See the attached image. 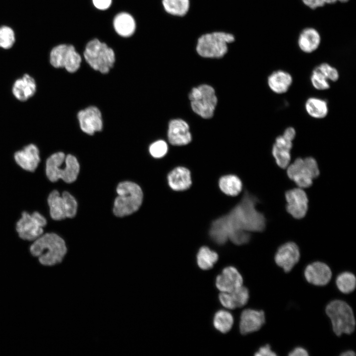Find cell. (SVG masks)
Here are the masks:
<instances>
[{"label": "cell", "instance_id": "1", "mask_svg": "<svg viewBox=\"0 0 356 356\" xmlns=\"http://www.w3.org/2000/svg\"><path fill=\"white\" fill-rule=\"evenodd\" d=\"M258 199L245 191L241 201L228 213L211 223L210 236L217 244L222 245L227 240L237 245L248 243L250 232L263 231L266 220L256 209Z\"/></svg>", "mask_w": 356, "mask_h": 356}, {"label": "cell", "instance_id": "2", "mask_svg": "<svg viewBox=\"0 0 356 356\" xmlns=\"http://www.w3.org/2000/svg\"><path fill=\"white\" fill-rule=\"evenodd\" d=\"M29 250L31 255L37 258L41 265L47 267L60 264L67 253L65 240L53 232H44L32 242Z\"/></svg>", "mask_w": 356, "mask_h": 356}, {"label": "cell", "instance_id": "3", "mask_svg": "<svg viewBox=\"0 0 356 356\" xmlns=\"http://www.w3.org/2000/svg\"><path fill=\"white\" fill-rule=\"evenodd\" d=\"M80 171L77 158L71 154L57 152L48 156L45 162L44 173L46 179L51 182L62 179L70 183L75 181Z\"/></svg>", "mask_w": 356, "mask_h": 356}, {"label": "cell", "instance_id": "4", "mask_svg": "<svg viewBox=\"0 0 356 356\" xmlns=\"http://www.w3.org/2000/svg\"><path fill=\"white\" fill-rule=\"evenodd\" d=\"M235 41L231 33L216 31L201 35L196 40L195 49L199 55L203 58H220L228 51V44Z\"/></svg>", "mask_w": 356, "mask_h": 356}, {"label": "cell", "instance_id": "5", "mask_svg": "<svg viewBox=\"0 0 356 356\" xmlns=\"http://www.w3.org/2000/svg\"><path fill=\"white\" fill-rule=\"evenodd\" d=\"M116 191L118 196L113 207L115 216H128L138 210L143 199V193L138 185L131 181L122 182L118 185Z\"/></svg>", "mask_w": 356, "mask_h": 356}, {"label": "cell", "instance_id": "6", "mask_svg": "<svg viewBox=\"0 0 356 356\" xmlns=\"http://www.w3.org/2000/svg\"><path fill=\"white\" fill-rule=\"evenodd\" d=\"M47 223L46 218L40 211L24 210L16 221L14 228L20 240L32 242L45 232Z\"/></svg>", "mask_w": 356, "mask_h": 356}, {"label": "cell", "instance_id": "7", "mask_svg": "<svg viewBox=\"0 0 356 356\" xmlns=\"http://www.w3.org/2000/svg\"><path fill=\"white\" fill-rule=\"evenodd\" d=\"M325 312L330 318L333 332L337 336L350 334L356 327V320L352 308L346 302L339 300L330 302Z\"/></svg>", "mask_w": 356, "mask_h": 356}, {"label": "cell", "instance_id": "8", "mask_svg": "<svg viewBox=\"0 0 356 356\" xmlns=\"http://www.w3.org/2000/svg\"><path fill=\"white\" fill-rule=\"evenodd\" d=\"M84 55L91 67L103 74L109 71L115 61L113 49L97 39L92 40L87 44Z\"/></svg>", "mask_w": 356, "mask_h": 356}, {"label": "cell", "instance_id": "9", "mask_svg": "<svg viewBox=\"0 0 356 356\" xmlns=\"http://www.w3.org/2000/svg\"><path fill=\"white\" fill-rule=\"evenodd\" d=\"M46 202L49 215L54 221L73 218L76 214L77 203L68 191L60 194L57 190H52L47 194Z\"/></svg>", "mask_w": 356, "mask_h": 356}, {"label": "cell", "instance_id": "10", "mask_svg": "<svg viewBox=\"0 0 356 356\" xmlns=\"http://www.w3.org/2000/svg\"><path fill=\"white\" fill-rule=\"evenodd\" d=\"M287 167L288 177L300 188L311 186L313 179L319 175L316 161L311 157L298 158Z\"/></svg>", "mask_w": 356, "mask_h": 356}, {"label": "cell", "instance_id": "11", "mask_svg": "<svg viewBox=\"0 0 356 356\" xmlns=\"http://www.w3.org/2000/svg\"><path fill=\"white\" fill-rule=\"evenodd\" d=\"M193 111L204 119L213 116L217 98L214 89L208 85H201L192 89L189 95Z\"/></svg>", "mask_w": 356, "mask_h": 356}, {"label": "cell", "instance_id": "12", "mask_svg": "<svg viewBox=\"0 0 356 356\" xmlns=\"http://www.w3.org/2000/svg\"><path fill=\"white\" fill-rule=\"evenodd\" d=\"M50 63L55 68H64L68 72L77 71L82 61L80 55L72 45L60 44L50 53Z\"/></svg>", "mask_w": 356, "mask_h": 356}, {"label": "cell", "instance_id": "13", "mask_svg": "<svg viewBox=\"0 0 356 356\" xmlns=\"http://www.w3.org/2000/svg\"><path fill=\"white\" fill-rule=\"evenodd\" d=\"M13 159L16 165L22 171L34 173L41 161L40 150L35 144H29L16 151L13 154Z\"/></svg>", "mask_w": 356, "mask_h": 356}, {"label": "cell", "instance_id": "14", "mask_svg": "<svg viewBox=\"0 0 356 356\" xmlns=\"http://www.w3.org/2000/svg\"><path fill=\"white\" fill-rule=\"evenodd\" d=\"M285 195L288 213L297 219L304 218L308 209L309 200L306 192L301 188H296L287 191Z\"/></svg>", "mask_w": 356, "mask_h": 356}, {"label": "cell", "instance_id": "15", "mask_svg": "<svg viewBox=\"0 0 356 356\" xmlns=\"http://www.w3.org/2000/svg\"><path fill=\"white\" fill-rule=\"evenodd\" d=\"M300 252L297 245L288 242L281 245L274 256L275 263L286 272L290 271L299 262Z\"/></svg>", "mask_w": 356, "mask_h": 356}, {"label": "cell", "instance_id": "16", "mask_svg": "<svg viewBox=\"0 0 356 356\" xmlns=\"http://www.w3.org/2000/svg\"><path fill=\"white\" fill-rule=\"evenodd\" d=\"M81 130L84 133L92 135L102 130L103 123L101 114L95 106H89L79 112L77 115Z\"/></svg>", "mask_w": 356, "mask_h": 356}, {"label": "cell", "instance_id": "17", "mask_svg": "<svg viewBox=\"0 0 356 356\" xmlns=\"http://www.w3.org/2000/svg\"><path fill=\"white\" fill-rule=\"evenodd\" d=\"M304 275L308 282L316 286H324L331 280L332 271L324 263L314 262L306 267Z\"/></svg>", "mask_w": 356, "mask_h": 356}, {"label": "cell", "instance_id": "18", "mask_svg": "<svg viewBox=\"0 0 356 356\" xmlns=\"http://www.w3.org/2000/svg\"><path fill=\"white\" fill-rule=\"evenodd\" d=\"M265 322L264 311L250 309L244 310L240 315V331L243 335L254 332L260 329Z\"/></svg>", "mask_w": 356, "mask_h": 356}, {"label": "cell", "instance_id": "19", "mask_svg": "<svg viewBox=\"0 0 356 356\" xmlns=\"http://www.w3.org/2000/svg\"><path fill=\"white\" fill-rule=\"evenodd\" d=\"M243 284V278L238 271L233 267H225L216 279V286L221 291L229 292L241 286Z\"/></svg>", "mask_w": 356, "mask_h": 356}, {"label": "cell", "instance_id": "20", "mask_svg": "<svg viewBox=\"0 0 356 356\" xmlns=\"http://www.w3.org/2000/svg\"><path fill=\"white\" fill-rule=\"evenodd\" d=\"M168 137L169 142L174 145H184L191 140L189 126L181 119H174L169 125Z\"/></svg>", "mask_w": 356, "mask_h": 356}, {"label": "cell", "instance_id": "21", "mask_svg": "<svg viewBox=\"0 0 356 356\" xmlns=\"http://www.w3.org/2000/svg\"><path fill=\"white\" fill-rule=\"evenodd\" d=\"M219 299L221 304L228 309L245 306L249 299L248 289L242 285L229 292H221Z\"/></svg>", "mask_w": 356, "mask_h": 356}, {"label": "cell", "instance_id": "22", "mask_svg": "<svg viewBox=\"0 0 356 356\" xmlns=\"http://www.w3.org/2000/svg\"><path fill=\"white\" fill-rule=\"evenodd\" d=\"M36 89L34 79L28 74H25L22 78L15 81L12 91L16 99L25 101L34 95Z\"/></svg>", "mask_w": 356, "mask_h": 356}, {"label": "cell", "instance_id": "23", "mask_svg": "<svg viewBox=\"0 0 356 356\" xmlns=\"http://www.w3.org/2000/svg\"><path fill=\"white\" fill-rule=\"evenodd\" d=\"M167 178L170 187L176 191L186 190L192 184L190 172L183 167H178L173 169L168 174Z\"/></svg>", "mask_w": 356, "mask_h": 356}, {"label": "cell", "instance_id": "24", "mask_svg": "<svg viewBox=\"0 0 356 356\" xmlns=\"http://www.w3.org/2000/svg\"><path fill=\"white\" fill-rule=\"evenodd\" d=\"M320 42L321 37L318 32L313 28H307L300 34L298 44L302 51L309 53L316 50Z\"/></svg>", "mask_w": 356, "mask_h": 356}, {"label": "cell", "instance_id": "25", "mask_svg": "<svg viewBox=\"0 0 356 356\" xmlns=\"http://www.w3.org/2000/svg\"><path fill=\"white\" fill-rule=\"evenodd\" d=\"M292 81L291 75L282 70L272 72L267 79V84L270 89L278 94L286 92L291 85Z\"/></svg>", "mask_w": 356, "mask_h": 356}, {"label": "cell", "instance_id": "26", "mask_svg": "<svg viewBox=\"0 0 356 356\" xmlns=\"http://www.w3.org/2000/svg\"><path fill=\"white\" fill-rule=\"evenodd\" d=\"M113 24L116 32L123 37L131 36L135 31V23L134 19L126 12L117 14L114 18Z\"/></svg>", "mask_w": 356, "mask_h": 356}, {"label": "cell", "instance_id": "27", "mask_svg": "<svg viewBox=\"0 0 356 356\" xmlns=\"http://www.w3.org/2000/svg\"><path fill=\"white\" fill-rule=\"evenodd\" d=\"M162 3L166 13L176 17L185 16L191 6L190 0H162Z\"/></svg>", "mask_w": 356, "mask_h": 356}, {"label": "cell", "instance_id": "28", "mask_svg": "<svg viewBox=\"0 0 356 356\" xmlns=\"http://www.w3.org/2000/svg\"><path fill=\"white\" fill-rule=\"evenodd\" d=\"M219 185L222 192L231 196L239 194L242 188L241 180L237 176L233 175H228L221 177Z\"/></svg>", "mask_w": 356, "mask_h": 356}, {"label": "cell", "instance_id": "29", "mask_svg": "<svg viewBox=\"0 0 356 356\" xmlns=\"http://www.w3.org/2000/svg\"><path fill=\"white\" fill-rule=\"evenodd\" d=\"M305 109L310 116L316 119L324 118L328 112L327 102L316 97L308 99L305 103Z\"/></svg>", "mask_w": 356, "mask_h": 356}, {"label": "cell", "instance_id": "30", "mask_svg": "<svg viewBox=\"0 0 356 356\" xmlns=\"http://www.w3.org/2000/svg\"><path fill=\"white\" fill-rule=\"evenodd\" d=\"M292 146L283 142H275L272 146V154L277 165L282 169L286 168L291 160L290 150Z\"/></svg>", "mask_w": 356, "mask_h": 356}, {"label": "cell", "instance_id": "31", "mask_svg": "<svg viewBox=\"0 0 356 356\" xmlns=\"http://www.w3.org/2000/svg\"><path fill=\"white\" fill-rule=\"evenodd\" d=\"M218 260V254L206 246L201 247L197 255V265L203 270L212 268Z\"/></svg>", "mask_w": 356, "mask_h": 356}, {"label": "cell", "instance_id": "32", "mask_svg": "<svg viewBox=\"0 0 356 356\" xmlns=\"http://www.w3.org/2000/svg\"><path fill=\"white\" fill-rule=\"evenodd\" d=\"M233 322L232 315L229 312L223 310L218 311L213 319L215 328L223 333H227L231 329Z\"/></svg>", "mask_w": 356, "mask_h": 356}, {"label": "cell", "instance_id": "33", "mask_svg": "<svg viewBox=\"0 0 356 356\" xmlns=\"http://www.w3.org/2000/svg\"><path fill=\"white\" fill-rule=\"evenodd\" d=\"M336 284L340 291L344 294H349L356 288V278L353 273L345 271L337 276Z\"/></svg>", "mask_w": 356, "mask_h": 356}, {"label": "cell", "instance_id": "34", "mask_svg": "<svg viewBox=\"0 0 356 356\" xmlns=\"http://www.w3.org/2000/svg\"><path fill=\"white\" fill-rule=\"evenodd\" d=\"M15 42V35L13 30L7 26L0 27V47L8 49Z\"/></svg>", "mask_w": 356, "mask_h": 356}, {"label": "cell", "instance_id": "35", "mask_svg": "<svg viewBox=\"0 0 356 356\" xmlns=\"http://www.w3.org/2000/svg\"><path fill=\"white\" fill-rule=\"evenodd\" d=\"M311 81L313 87L318 90H323L330 88L328 80L316 67L312 72Z\"/></svg>", "mask_w": 356, "mask_h": 356}, {"label": "cell", "instance_id": "36", "mask_svg": "<svg viewBox=\"0 0 356 356\" xmlns=\"http://www.w3.org/2000/svg\"><path fill=\"white\" fill-rule=\"evenodd\" d=\"M149 150L150 154L153 157L160 158L166 154L168 151V145L165 141L159 140L151 144Z\"/></svg>", "mask_w": 356, "mask_h": 356}, {"label": "cell", "instance_id": "37", "mask_svg": "<svg viewBox=\"0 0 356 356\" xmlns=\"http://www.w3.org/2000/svg\"><path fill=\"white\" fill-rule=\"evenodd\" d=\"M316 68L327 78L328 80L336 82L339 79L337 70L326 63H323Z\"/></svg>", "mask_w": 356, "mask_h": 356}, {"label": "cell", "instance_id": "38", "mask_svg": "<svg viewBox=\"0 0 356 356\" xmlns=\"http://www.w3.org/2000/svg\"><path fill=\"white\" fill-rule=\"evenodd\" d=\"M256 356H275L276 354L271 350L269 345L267 344L261 347L255 354Z\"/></svg>", "mask_w": 356, "mask_h": 356}, {"label": "cell", "instance_id": "39", "mask_svg": "<svg viewBox=\"0 0 356 356\" xmlns=\"http://www.w3.org/2000/svg\"><path fill=\"white\" fill-rule=\"evenodd\" d=\"M303 2L311 9L322 7L326 3L325 0H302Z\"/></svg>", "mask_w": 356, "mask_h": 356}, {"label": "cell", "instance_id": "40", "mask_svg": "<svg viewBox=\"0 0 356 356\" xmlns=\"http://www.w3.org/2000/svg\"><path fill=\"white\" fill-rule=\"evenodd\" d=\"M112 0H92L93 4L98 9L104 10L111 5Z\"/></svg>", "mask_w": 356, "mask_h": 356}, {"label": "cell", "instance_id": "41", "mask_svg": "<svg viewBox=\"0 0 356 356\" xmlns=\"http://www.w3.org/2000/svg\"><path fill=\"white\" fill-rule=\"evenodd\" d=\"M288 355L290 356H307L309 354L304 348L298 347L292 350Z\"/></svg>", "mask_w": 356, "mask_h": 356}, {"label": "cell", "instance_id": "42", "mask_svg": "<svg viewBox=\"0 0 356 356\" xmlns=\"http://www.w3.org/2000/svg\"><path fill=\"white\" fill-rule=\"evenodd\" d=\"M296 135L295 130L293 127H288L284 131L283 136L286 139L293 141Z\"/></svg>", "mask_w": 356, "mask_h": 356}, {"label": "cell", "instance_id": "43", "mask_svg": "<svg viewBox=\"0 0 356 356\" xmlns=\"http://www.w3.org/2000/svg\"><path fill=\"white\" fill-rule=\"evenodd\" d=\"M356 354L354 351L352 350H347L345 352H343L341 354V356H355Z\"/></svg>", "mask_w": 356, "mask_h": 356}, {"label": "cell", "instance_id": "44", "mask_svg": "<svg viewBox=\"0 0 356 356\" xmlns=\"http://www.w3.org/2000/svg\"><path fill=\"white\" fill-rule=\"evenodd\" d=\"M326 3L333 4L338 1V0H325Z\"/></svg>", "mask_w": 356, "mask_h": 356}, {"label": "cell", "instance_id": "45", "mask_svg": "<svg viewBox=\"0 0 356 356\" xmlns=\"http://www.w3.org/2000/svg\"><path fill=\"white\" fill-rule=\"evenodd\" d=\"M349 0H338V1H339L341 2H346L348 1Z\"/></svg>", "mask_w": 356, "mask_h": 356}]
</instances>
